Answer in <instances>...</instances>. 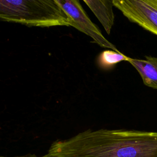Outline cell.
<instances>
[{
    "label": "cell",
    "mask_w": 157,
    "mask_h": 157,
    "mask_svg": "<svg viewBox=\"0 0 157 157\" xmlns=\"http://www.w3.org/2000/svg\"><path fill=\"white\" fill-rule=\"evenodd\" d=\"M129 57L123 55L121 52H117L113 50H104L98 58L99 65L104 67L107 68L117 64L122 61H128Z\"/></svg>",
    "instance_id": "obj_7"
},
{
    "label": "cell",
    "mask_w": 157,
    "mask_h": 157,
    "mask_svg": "<svg viewBox=\"0 0 157 157\" xmlns=\"http://www.w3.org/2000/svg\"><path fill=\"white\" fill-rule=\"evenodd\" d=\"M56 1L70 17V26L91 37L94 42L101 47L120 52L117 47L102 34L99 29L88 18L78 1L56 0Z\"/></svg>",
    "instance_id": "obj_4"
},
{
    "label": "cell",
    "mask_w": 157,
    "mask_h": 157,
    "mask_svg": "<svg viewBox=\"0 0 157 157\" xmlns=\"http://www.w3.org/2000/svg\"><path fill=\"white\" fill-rule=\"evenodd\" d=\"M1 157H4V156H1ZM23 157H52V156H50L49 154H47L44 156H23Z\"/></svg>",
    "instance_id": "obj_8"
},
{
    "label": "cell",
    "mask_w": 157,
    "mask_h": 157,
    "mask_svg": "<svg viewBox=\"0 0 157 157\" xmlns=\"http://www.w3.org/2000/svg\"><path fill=\"white\" fill-rule=\"evenodd\" d=\"M112 3L129 21L157 35V7L152 0H112Z\"/></svg>",
    "instance_id": "obj_3"
},
{
    "label": "cell",
    "mask_w": 157,
    "mask_h": 157,
    "mask_svg": "<svg viewBox=\"0 0 157 157\" xmlns=\"http://www.w3.org/2000/svg\"><path fill=\"white\" fill-rule=\"evenodd\" d=\"M0 18L28 26H69L71 18L56 0L0 1Z\"/></svg>",
    "instance_id": "obj_2"
},
{
    "label": "cell",
    "mask_w": 157,
    "mask_h": 157,
    "mask_svg": "<svg viewBox=\"0 0 157 157\" xmlns=\"http://www.w3.org/2000/svg\"><path fill=\"white\" fill-rule=\"evenodd\" d=\"M145 58H129L128 61L138 71L144 85L157 90V56H145Z\"/></svg>",
    "instance_id": "obj_5"
},
{
    "label": "cell",
    "mask_w": 157,
    "mask_h": 157,
    "mask_svg": "<svg viewBox=\"0 0 157 157\" xmlns=\"http://www.w3.org/2000/svg\"><path fill=\"white\" fill-rule=\"evenodd\" d=\"M52 157H157V132L88 129L52 143Z\"/></svg>",
    "instance_id": "obj_1"
},
{
    "label": "cell",
    "mask_w": 157,
    "mask_h": 157,
    "mask_svg": "<svg viewBox=\"0 0 157 157\" xmlns=\"http://www.w3.org/2000/svg\"><path fill=\"white\" fill-rule=\"evenodd\" d=\"M83 1L103 25L106 33L109 34L114 23L112 1L84 0Z\"/></svg>",
    "instance_id": "obj_6"
},
{
    "label": "cell",
    "mask_w": 157,
    "mask_h": 157,
    "mask_svg": "<svg viewBox=\"0 0 157 157\" xmlns=\"http://www.w3.org/2000/svg\"><path fill=\"white\" fill-rule=\"evenodd\" d=\"M152 2L157 7V0H152Z\"/></svg>",
    "instance_id": "obj_9"
}]
</instances>
